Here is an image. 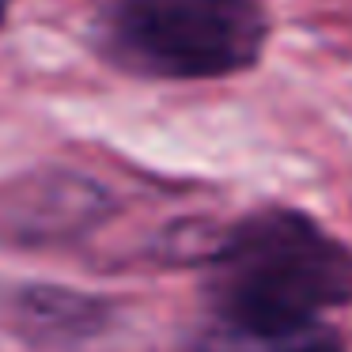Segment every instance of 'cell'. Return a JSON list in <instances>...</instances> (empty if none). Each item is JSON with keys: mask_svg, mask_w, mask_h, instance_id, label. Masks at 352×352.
<instances>
[{"mask_svg": "<svg viewBox=\"0 0 352 352\" xmlns=\"http://www.w3.org/2000/svg\"><path fill=\"white\" fill-rule=\"evenodd\" d=\"M8 8H12V0H0V23H4V16H8Z\"/></svg>", "mask_w": 352, "mask_h": 352, "instance_id": "277c9868", "label": "cell"}, {"mask_svg": "<svg viewBox=\"0 0 352 352\" xmlns=\"http://www.w3.org/2000/svg\"><path fill=\"white\" fill-rule=\"evenodd\" d=\"M208 299L220 322L318 326L352 303V246L296 208H261L239 220L208 258Z\"/></svg>", "mask_w": 352, "mask_h": 352, "instance_id": "6da1fadb", "label": "cell"}, {"mask_svg": "<svg viewBox=\"0 0 352 352\" xmlns=\"http://www.w3.org/2000/svg\"><path fill=\"white\" fill-rule=\"evenodd\" d=\"M186 352H344L337 333L329 326H288V329H265V326H239V322L216 318L208 329H201Z\"/></svg>", "mask_w": 352, "mask_h": 352, "instance_id": "3957f363", "label": "cell"}, {"mask_svg": "<svg viewBox=\"0 0 352 352\" xmlns=\"http://www.w3.org/2000/svg\"><path fill=\"white\" fill-rule=\"evenodd\" d=\"M269 42L261 0H110L99 46L144 80H223L254 69Z\"/></svg>", "mask_w": 352, "mask_h": 352, "instance_id": "7a4b0ae2", "label": "cell"}]
</instances>
